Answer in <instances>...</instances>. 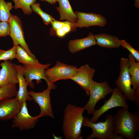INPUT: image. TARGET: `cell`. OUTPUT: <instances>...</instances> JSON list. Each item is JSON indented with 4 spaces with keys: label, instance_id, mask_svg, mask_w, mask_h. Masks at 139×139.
<instances>
[{
    "label": "cell",
    "instance_id": "obj_3",
    "mask_svg": "<svg viewBox=\"0 0 139 139\" xmlns=\"http://www.w3.org/2000/svg\"><path fill=\"white\" fill-rule=\"evenodd\" d=\"M83 126L91 128L92 133L87 139L98 138L99 139H123L120 135L116 134L114 132L113 116L107 114L103 121L94 123L84 116Z\"/></svg>",
    "mask_w": 139,
    "mask_h": 139
},
{
    "label": "cell",
    "instance_id": "obj_12",
    "mask_svg": "<svg viewBox=\"0 0 139 139\" xmlns=\"http://www.w3.org/2000/svg\"><path fill=\"white\" fill-rule=\"evenodd\" d=\"M95 70L87 64L77 68L75 75L71 79L84 90L89 95L91 82L94 75Z\"/></svg>",
    "mask_w": 139,
    "mask_h": 139
},
{
    "label": "cell",
    "instance_id": "obj_21",
    "mask_svg": "<svg viewBox=\"0 0 139 139\" xmlns=\"http://www.w3.org/2000/svg\"><path fill=\"white\" fill-rule=\"evenodd\" d=\"M129 66L128 71L131 77V85L134 90L139 92V63L129 54L128 55Z\"/></svg>",
    "mask_w": 139,
    "mask_h": 139
},
{
    "label": "cell",
    "instance_id": "obj_16",
    "mask_svg": "<svg viewBox=\"0 0 139 139\" xmlns=\"http://www.w3.org/2000/svg\"><path fill=\"white\" fill-rule=\"evenodd\" d=\"M17 70L19 88L15 97L22 104L27 101L32 100L29 94L27 87L28 86L26 81L23 74V66L14 64Z\"/></svg>",
    "mask_w": 139,
    "mask_h": 139
},
{
    "label": "cell",
    "instance_id": "obj_15",
    "mask_svg": "<svg viewBox=\"0 0 139 139\" xmlns=\"http://www.w3.org/2000/svg\"><path fill=\"white\" fill-rule=\"evenodd\" d=\"M21 104L15 97L0 101V119H13L20 110Z\"/></svg>",
    "mask_w": 139,
    "mask_h": 139
},
{
    "label": "cell",
    "instance_id": "obj_23",
    "mask_svg": "<svg viewBox=\"0 0 139 139\" xmlns=\"http://www.w3.org/2000/svg\"><path fill=\"white\" fill-rule=\"evenodd\" d=\"M13 6L11 2L0 0V21L9 22L11 14L10 11Z\"/></svg>",
    "mask_w": 139,
    "mask_h": 139
},
{
    "label": "cell",
    "instance_id": "obj_7",
    "mask_svg": "<svg viewBox=\"0 0 139 139\" xmlns=\"http://www.w3.org/2000/svg\"><path fill=\"white\" fill-rule=\"evenodd\" d=\"M50 65V63L42 64L39 63L35 65H23V74L28 86L33 89L34 85L32 81L36 80L38 84L41 83V80L43 79L46 82L48 86L51 87L53 89H55V85L49 82L45 74V70L49 68Z\"/></svg>",
    "mask_w": 139,
    "mask_h": 139
},
{
    "label": "cell",
    "instance_id": "obj_20",
    "mask_svg": "<svg viewBox=\"0 0 139 139\" xmlns=\"http://www.w3.org/2000/svg\"><path fill=\"white\" fill-rule=\"evenodd\" d=\"M59 4L56 10L60 15V19L61 20H66L73 23L77 22V18L74 13L68 0H57Z\"/></svg>",
    "mask_w": 139,
    "mask_h": 139
},
{
    "label": "cell",
    "instance_id": "obj_14",
    "mask_svg": "<svg viewBox=\"0 0 139 139\" xmlns=\"http://www.w3.org/2000/svg\"><path fill=\"white\" fill-rule=\"evenodd\" d=\"M0 86H4L18 83L16 70L14 63L8 60L0 64Z\"/></svg>",
    "mask_w": 139,
    "mask_h": 139
},
{
    "label": "cell",
    "instance_id": "obj_22",
    "mask_svg": "<svg viewBox=\"0 0 139 139\" xmlns=\"http://www.w3.org/2000/svg\"><path fill=\"white\" fill-rule=\"evenodd\" d=\"M15 58L23 65H35L39 63L36 58L30 56L25 50L20 45L16 46Z\"/></svg>",
    "mask_w": 139,
    "mask_h": 139
},
{
    "label": "cell",
    "instance_id": "obj_13",
    "mask_svg": "<svg viewBox=\"0 0 139 139\" xmlns=\"http://www.w3.org/2000/svg\"><path fill=\"white\" fill-rule=\"evenodd\" d=\"M74 12L77 18L75 23L77 28H88L95 26L103 27L107 24L106 18L100 14L79 11Z\"/></svg>",
    "mask_w": 139,
    "mask_h": 139
},
{
    "label": "cell",
    "instance_id": "obj_18",
    "mask_svg": "<svg viewBox=\"0 0 139 139\" xmlns=\"http://www.w3.org/2000/svg\"><path fill=\"white\" fill-rule=\"evenodd\" d=\"M96 45L94 35L90 32L85 38L70 40L68 46L69 51L72 53H75Z\"/></svg>",
    "mask_w": 139,
    "mask_h": 139
},
{
    "label": "cell",
    "instance_id": "obj_26",
    "mask_svg": "<svg viewBox=\"0 0 139 139\" xmlns=\"http://www.w3.org/2000/svg\"><path fill=\"white\" fill-rule=\"evenodd\" d=\"M32 11L39 15L42 18L44 23L48 25L55 19L50 15L45 12L41 8L40 4L34 3L31 6Z\"/></svg>",
    "mask_w": 139,
    "mask_h": 139
},
{
    "label": "cell",
    "instance_id": "obj_11",
    "mask_svg": "<svg viewBox=\"0 0 139 139\" xmlns=\"http://www.w3.org/2000/svg\"><path fill=\"white\" fill-rule=\"evenodd\" d=\"M38 119L37 116H32L29 114L26 102H24L21 104L20 110L12 119V127L21 131L30 129L34 127Z\"/></svg>",
    "mask_w": 139,
    "mask_h": 139
},
{
    "label": "cell",
    "instance_id": "obj_17",
    "mask_svg": "<svg viewBox=\"0 0 139 139\" xmlns=\"http://www.w3.org/2000/svg\"><path fill=\"white\" fill-rule=\"evenodd\" d=\"M52 28L50 31V34L62 37L71 31H75L77 28L75 23L66 21L61 22L53 20L50 23Z\"/></svg>",
    "mask_w": 139,
    "mask_h": 139
},
{
    "label": "cell",
    "instance_id": "obj_10",
    "mask_svg": "<svg viewBox=\"0 0 139 139\" xmlns=\"http://www.w3.org/2000/svg\"><path fill=\"white\" fill-rule=\"evenodd\" d=\"M52 89H53L51 87L48 86L46 89L41 92H36L32 91L29 92L32 100L37 103L40 107V112L37 116L39 118L46 116L54 118L50 96Z\"/></svg>",
    "mask_w": 139,
    "mask_h": 139
},
{
    "label": "cell",
    "instance_id": "obj_4",
    "mask_svg": "<svg viewBox=\"0 0 139 139\" xmlns=\"http://www.w3.org/2000/svg\"><path fill=\"white\" fill-rule=\"evenodd\" d=\"M129 63L128 58H121L119 63L120 72L115 84L120 89L127 99L135 102L139 105V92L131 87V77L128 71Z\"/></svg>",
    "mask_w": 139,
    "mask_h": 139
},
{
    "label": "cell",
    "instance_id": "obj_8",
    "mask_svg": "<svg viewBox=\"0 0 139 139\" xmlns=\"http://www.w3.org/2000/svg\"><path fill=\"white\" fill-rule=\"evenodd\" d=\"M77 68L57 61L55 66L45 70V76L49 82L54 84L60 80L71 79L75 75Z\"/></svg>",
    "mask_w": 139,
    "mask_h": 139
},
{
    "label": "cell",
    "instance_id": "obj_2",
    "mask_svg": "<svg viewBox=\"0 0 139 139\" xmlns=\"http://www.w3.org/2000/svg\"><path fill=\"white\" fill-rule=\"evenodd\" d=\"M84 110L83 107L68 104L64 111L63 130L66 139H82L81 128Z\"/></svg>",
    "mask_w": 139,
    "mask_h": 139
},
{
    "label": "cell",
    "instance_id": "obj_9",
    "mask_svg": "<svg viewBox=\"0 0 139 139\" xmlns=\"http://www.w3.org/2000/svg\"><path fill=\"white\" fill-rule=\"evenodd\" d=\"M9 22L10 27V36L12 39L13 45H20L30 56L36 58L31 52L25 40L22 22L20 18L16 15L11 14Z\"/></svg>",
    "mask_w": 139,
    "mask_h": 139
},
{
    "label": "cell",
    "instance_id": "obj_5",
    "mask_svg": "<svg viewBox=\"0 0 139 139\" xmlns=\"http://www.w3.org/2000/svg\"><path fill=\"white\" fill-rule=\"evenodd\" d=\"M113 91L108 82L99 83L93 79L91 82L89 99L84 107L88 114H92L98 102L101 99H104L106 96Z\"/></svg>",
    "mask_w": 139,
    "mask_h": 139
},
{
    "label": "cell",
    "instance_id": "obj_29",
    "mask_svg": "<svg viewBox=\"0 0 139 139\" xmlns=\"http://www.w3.org/2000/svg\"><path fill=\"white\" fill-rule=\"evenodd\" d=\"M10 34L9 22L0 21V37H5Z\"/></svg>",
    "mask_w": 139,
    "mask_h": 139
},
{
    "label": "cell",
    "instance_id": "obj_6",
    "mask_svg": "<svg viewBox=\"0 0 139 139\" xmlns=\"http://www.w3.org/2000/svg\"><path fill=\"white\" fill-rule=\"evenodd\" d=\"M126 99L120 89L117 86L113 89L112 95L108 100L98 109H95L92 113V117L90 120L94 123L97 122L102 115L113 108L121 107L128 109L129 107L126 102Z\"/></svg>",
    "mask_w": 139,
    "mask_h": 139
},
{
    "label": "cell",
    "instance_id": "obj_30",
    "mask_svg": "<svg viewBox=\"0 0 139 139\" xmlns=\"http://www.w3.org/2000/svg\"><path fill=\"white\" fill-rule=\"evenodd\" d=\"M42 1H46L52 4H55L57 2V0H41Z\"/></svg>",
    "mask_w": 139,
    "mask_h": 139
},
{
    "label": "cell",
    "instance_id": "obj_31",
    "mask_svg": "<svg viewBox=\"0 0 139 139\" xmlns=\"http://www.w3.org/2000/svg\"><path fill=\"white\" fill-rule=\"evenodd\" d=\"M134 6L136 8H139V0H135Z\"/></svg>",
    "mask_w": 139,
    "mask_h": 139
},
{
    "label": "cell",
    "instance_id": "obj_24",
    "mask_svg": "<svg viewBox=\"0 0 139 139\" xmlns=\"http://www.w3.org/2000/svg\"><path fill=\"white\" fill-rule=\"evenodd\" d=\"M14 3L13 6L14 8L17 9H21L23 13L25 14L30 15L32 13V10L31 8V5L36 2V0H12Z\"/></svg>",
    "mask_w": 139,
    "mask_h": 139
},
{
    "label": "cell",
    "instance_id": "obj_25",
    "mask_svg": "<svg viewBox=\"0 0 139 139\" xmlns=\"http://www.w3.org/2000/svg\"><path fill=\"white\" fill-rule=\"evenodd\" d=\"M16 84L0 86V101L7 98H14L17 94Z\"/></svg>",
    "mask_w": 139,
    "mask_h": 139
},
{
    "label": "cell",
    "instance_id": "obj_1",
    "mask_svg": "<svg viewBox=\"0 0 139 139\" xmlns=\"http://www.w3.org/2000/svg\"><path fill=\"white\" fill-rule=\"evenodd\" d=\"M114 132L127 139H134L139 131V113L122 108L113 116Z\"/></svg>",
    "mask_w": 139,
    "mask_h": 139
},
{
    "label": "cell",
    "instance_id": "obj_32",
    "mask_svg": "<svg viewBox=\"0 0 139 139\" xmlns=\"http://www.w3.org/2000/svg\"><path fill=\"white\" fill-rule=\"evenodd\" d=\"M53 137L54 139H62V137L61 136L59 137H57V136L55 135L54 134H53Z\"/></svg>",
    "mask_w": 139,
    "mask_h": 139
},
{
    "label": "cell",
    "instance_id": "obj_19",
    "mask_svg": "<svg viewBox=\"0 0 139 139\" xmlns=\"http://www.w3.org/2000/svg\"><path fill=\"white\" fill-rule=\"evenodd\" d=\"M96 45L107 48H118L120 45V40L118 37L105 33L94 35Z\"/></svg>",
    "mask_w": 139,
    "mask_h": 139
},
{
    "label": "cell",
    "instance_id": "obj_27",
    "mask_svg": "<svg viewBox=\"0 0 139 139\" xmlns=\"http://www.w3.org/2000/svg\"><path fill=\"white\" fill-rule=\"evenodd\" d=\"M16 46H13L10 49L4 50L0 49V61L11 60L15 58Z\"/></svg>",
    "mask_w": 139,
    "mask_h": 139
},
{
    "label": "cell",
    "instance_id": "obj_28",
    "mask_svg": "<svg viewBox=\"0 0 139 139\" xmlns=\"http://www.w3.org/2000/svg\"><path fill=\"white\" fill-rule=\"evenodd\" d=\"M120 45L127 49L135 58L137 62L139 63V52L134 48L126 40H120Z\"/></svg>",
    "mask_w": 139,
    "mask_h": 139
}]
</instances>
